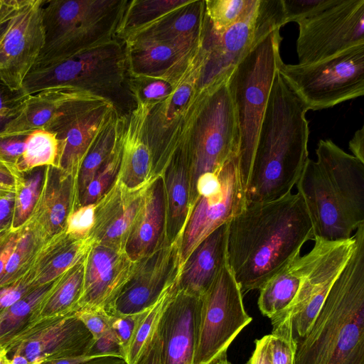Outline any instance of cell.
Segmentation results:
<instances>
[{"label":"cell","mask_w":364,"mask_h":364,"mask_svg":"<svg viewBox=\"0 0 364 364\" xmlns=\"http://www.w3.org/2000/svg\"><path fill=\"white\" fill-rule=\"evenodd\" d=\"M314 226L299 193L247 203L228 223V265L242 295L260 287L314 240Z\"/></svg>","instance_id":"1"},{"label":"cell","mask_w":364,"mask_h":364,"mask_svg":"<svg viewBox=\"0 0 364 364\" xmlns=\"http://www.w3.org/2000/svg\"><path fill=\"white\" fill-rule=\"evenodd\" d=\"M308 110L277 71L245 186L247 203L271 201L291 193L309 159Z\"/></svg>","instance_id":"2"},{"label":"cell","mask_w":364,"mask_h":364,"mask_svg":"<svg viewBox=\"0 0 364 364\" xmlns=\"http://www.w3.org/2000/svg\"><path fill=\"white\" fill-rule=\"evenodd\" d=\"M355 245L306 335L294 364H364V224Z\"/></svg>","instance_id":"3"},{"label":"cell","mask_w":364,"mask_h":364,"mask_svg":"<svg viewBox=\"0 0 364 364\" xmlns=\"http://www.w3.org/2000/svg\"><path fill=\"white\" fill-rule=\"evenodd\" d=\"M316 154V161L306 160L296 184L314 238L348 240L364 224V163L331 139H321Z\"/></svg>","instance_id":"4"},{"label":"cell","mask_w":364,"mask_h":364,"mask_svg":"<svg viewBox=\"0 0 364 364\" xmlns=\"http://www.w3.org/2000/svg\"><path fill=\"white\" fill-rule=\"evenodd\" d=\"M205 36L188 52L165 69L168 95L152 105L145 124L154 176L162 175L178 150L188 148L194 127L211 90L200 87L207 51ZM215 89V88H214Z\"/></svg>","instance_id":"5"},{"label":"cell","mask_w":364,"mask_h":364,"mask_svg":"<svg viewBox=\"0 0 364 364\" xmlns=\"http://www.w3.org/2000/svg\"><path fill=\"white\" fill-rule=\"evenodd\" d=\"M127 1H46L43 10L45 44L32 69L72 58L118 39Z\"/></svg>","instance_id":"6"},{"label":"cell","mask_w":364,"mask_h":364,"mask_svg":"<svg viewBox=\"0 0 364 364\" xmlns=\"http://www.w3.org/2000/svg\"><path fill=\"white\" fill-rule=\"evenodd\" d=\"M279 29L259 41L235 67L227 80L238 134L237 156L245 187L271 87L282 62Z\"/></svg>","instance_id":"7"},{"label":"cell","mask_w":364,"mask_h":364,"mask_svg":"<svg viewBox=\"0 0 364 364\" xmlns=\"http://www.w3.org/2000/svg\"><path fill=\"white\" fill-rule=\"evenodd\" d=\"M127 75L126 50L116 39L72 58L32 69L21 89L31 95L50 88L75 87L115 105L114 97L123 91Z\"/></svg>","instance_id":"8"},{"label":"cell","mask_w":364,"mask_h":364,"mask_svg":"<svg viewBox=\"0 0 364 364\" xmlns=\"http://www.w3.org/2000/svg\"><path fill=\"white\" fill-rule=\"evenodd\" d=\"M277 71L309 110L330 108L364 95V45L314 63L282 62Z\"/></svg>","instance_id":"9"},{"label":"cell","mask_w":364,"mask_h":364,"mask_svg":"<svg viewBox=\"0 0 364 364\" xmlns=\"http://www.w3.org/2000/svg\"><path fill=\"white\" fill-rule=\"evenodd\" d=\"M188 150L193 208L198 198L196 191L198 178L217 173L232 156L237 155V127L227 81L208 94Z\"/></svg>","instance_id":"10"},{"label":"cell","mask_w":364,"mask_h":364,"mask_svg":"<svg viewBox=\"0 0 364 364\" xmlns=\"http://www.w3.org/2000/svg\"><path fill=\"white\" fill-rule=\"evenodd\" d=\"M242 297L233 274L225 265L202 296L193 364H210L226 354L235 337L252 321Z\"/></svg>","instance_id":"11"},{"label":"cell","mask_w":364,"mask_h":364,"mask_svg":"<svg viewBox=\"0 0 364 364\" xmlns=\"http://www.w3.org/2000/svg\"><path fill=\"white\" fill-rule=\"evenodd\" d=\"M297 23L299 64L330 58L364 45V0H339Z\"/></svg>","instance_id":"12"},{"label":"cell","mask_w":364,"mask_h":364,"mask_svg":"<svg viewBox=\"0 0 364 364\" xmlns=\"http://www.w3.org/2000/svg\"><path fill=\"white\" fill-rule=\"evenodd\" d=\"M247 203L238 156L234 155L219 170L216 186L200 196L191 210L179 239L180 268L207 236L229 223Z\"/></svg>","instance_id":"13"},{"label":"cell","mask_w":364,"mask_h":364,"mask_svg":"<svg viewBox=\"0 0 364 364\" xmlns=\"http://www.w3.org/2000/svg\"><path fill=\"white\" fill-rule=\"evenodd\" d=\"M45 0H20L0 33V80L21 90L45 44Z\"/></svg>","instance_id":"14"},{"label":"cell","mask_w":364,"mask_h":364,"mask_svg":"<svg viewBox=\"0 0 364 364\" xmlns=\"http://www.w3.org/2000/svg\"><path fill=\"white\" fill-rule=\"evenodd\" d=\"M320 240L318 255L304 277L293 301L286 310L277 314L291 316L296 341L310 329L355 245L354 235L344 240Z\"/></svg>","instance_id":"15"},{"label":"cell","mask_w":364,"mask_h":364,"mask_svg":"<svg viewBox=\"0 0 364 364\" xmlns=\"http://www.w3.org/2000/svg\"><path fill=\"white\" fill-rule=\"evenodd\" d=\"M179 240L137 262L134 271L105 311L112 316L136 314L152 307L178 278Z\"/></svg>","instance_id":"16"},{"label":"cell","mask_w":364,"mask_h":364,"mask_svg":"<svg viewBox=\"0 0 364 364\" xmlns=\"http://www.w3.org/2000/svg\"><path fill=\"white\" fill-rule=\"evenodd\" d=\"M94 338L75 313L41 321L3 348L8 356L23 355L30 364L85 356Z\"/></svg>","instance_id":"17"},{"label":"cell","mask_w":364,"mask_h":364,"mask_svg":"<svg viewBox=\"0 0 364 364\" xmlns=\"http://www.w3.org/2000/svg\"><path fill=\"white\" fill-rule=\"evenodd\" d=\"M107 102H112L75 87L45 90L28 96L22 112L5 127L0 136L27 135L36 129L47 130L63 117Z\"/></svg>","instance_id":"18"},{"label":"cell","mask_w":364,"mask_h":364,"mask_svg":"<svg viewBox=\"0 0 364 364\" xmlns=\"http://www.w3.org/2000/svg\"><path fill=\"white\" fill-rule=\"evenodd\" d=\"M136 265L124 250L94 244L85 257L77 311L104 309L132 277Z\"/></svg>","instance_id":"19"},{"label":"cell","mask_w":364,"mask_h":364,"mask_svg":"<svg viewBox=\"0 0 364 364\" xmlns=\"http://www.w3.org/2000/svg\"><path fill=\"white\" fill-rule=\"evenodd\" d=\"M257 7L220 33L210 30L207 19V57L200 80L201 89H213L225 82L242 58L264 38L257 33L255 25Z\"/></svg>","instance_id":"20"},{"label":"cell","mask_w":364,"mask_h":364,"mask_svg":"<svg viewBox=\"0 0 364 364\" xmlns=\"http://www.w3.org/2000/svg\"><path fill=\"white\" fill-rule=\"evenodd\" d=\"M118 114L112 102L73 113L56 121L48 131L59 142L58 168L77 180L82 164L97 137Z\"/></svg>","instance_id":"21"},{"label":"cell","mask_w":364,"mask_h":364,"mask_svg":"<svg viewBox=\"0 0 364 364\" xmlns=\"http://www.w3.org/2000/svg\"><path fill=\"white\" fill-rule=\"evenodd\" d=\"M201 303L178 288L167 302L157 323L164 364H193Z\"/></svg>","instance_id":"22"},{"label":"cell","mask_w":364,"mask_h":364,"mask_svg":"<svg viewBox=\"0 0 364 364\" xmlns=\"http://www.w3.org/2000/svg\"><path fill=\"white\" fill-rule=\"evenodd\" d=\"M151 181L139 188L129 189L117 178L96 203L95 223L89 235L94 244L124 250Z\"/></svg>","instance_id":"23"},{"label":"cell","mask_w":364,"mask_h":364,"mask_svg":"<svg viewBox=\"0 0 364 364\" xmlns=\"http://www.w3.org/2000/svg\"><path fill=\"white\" fill-rule=\"evenodd\" d=\"M78 207L77 180L58 168L45 166L38 198L25 223L48 240L65 230L69 215Z\"/></svg>","instance_id":"24"},{"label":"cell","mask_w":364,"mask_h":364,"mask_svg":"<svg viewBox=\"0 0 364 364\" xmlns=\"http://www.w3.org/2000/svg\"><path fill=\"white\" fill-rule=\"evenodd\" d=\"M168 243L164 182L162 176H156L146 190L124 251L131 260L137 262Z\"/></svg>","instance_id":"25"},{"label":"cell","mask_w":364,"mask_h":364,"mask_svg":"<svg viewBox=\"0 0 364 364\" xmlns=\"http://www.w3.org/2000/svg\"><path fill=\"white\" fill-rule=\"evenodd\" d=\"M135 109L124 115L122 154L117 179L129 189L149 183L153 175L152 156L146 137V120L153 103L134 98Z\"/></svg>","instance_id":"26"},{"label":"cell","mask_w":364,"mask_h":364,"mask_svg":"<svg viewBox=\"0 0 364 364\" xmlns=\"http://www.w3.org/2000/svg\"><path fill=\"white\" fill-rule=\"evenodd\" d=\"M228 223L207 236L183 264L177 281L178 291L202 297L228 264Z\"/></svg>","instance_id":"27"},{"label":"cell","mask_w":364,"mask_h":364,"mask_svg":"<svg viewBox=\"0 0 364 364\" xmlns=\"http://www.w3.org/2000/svg\"><path fill=\"white\" fill-rule=\"evenodd\" d=\"M93 245L90 236L73 239L65 230L60 232L41 246L30 269L19 279L33 288L50 284L82 261Z\"/></svg>","instance_id":"28"},{"label":"cell","mask_w":364,"mask_h":364,"mask_svg":"<svg viewBox=\"0 0 364 364\" xmlns=\"http://www.w3.org/2000/svg\"><path fill=\"white\" fill-rule=\"evenodd\" d=\"M314 240V245L308 253L297 255L259 289L257 304L264 316L272 318L293 301L304 277L318 255L321 240Z\"/></svg>","instance_id":"29"},{"label":"cell","mask_w":364,"mask_h":364,"mask_svg":"<svg viewBox=\"0 0 364 364\" xmlns=\"http://www.w3.org/2000/svg\"><path fill=\"white\" fill-rule=\"evenodd\" d=\"M162 176L166 201V235L171 243L181 238L191 210L188 148L173 154Z\"/></svg>","instance_id":"30"},{"label":"cell","mask_w":364,"mask_h":364,"mask_svg":"<svg viewBox=\"0 0 364 364\" xmlns=\"http://www.w3.org/2000/svg\"><path fill=\"white\" fill-rule=\"evenodd\" d=\"M85 257L53 281L50 293L33 314L30 325L19 335L41 321L77 311L83 288Z\"/></svg>","instance_id":"31"},{"label":"cell","mask_w":364,"mask_h":364,"mask_svg":"<svg viewBox=\"0 0 364 364\" xmlns=\"http://www.w3.org/2000/svg\"><path fill=\"white\" fill-rule=\"evenodd\" d=\"M201 38L193 43L152 41L122 43L127 53V73L146 74L165 70L188 52Z\"/></svg>","instance_id":"32"},{"label":"cell","mask_w":364,"mask_h":364,"mask_svg":"<svg viewBox=\"0 0 364 364\" xmlns=\"http://www.w3.org/2000/svg\"><path fill=\"white\" fill-rule=\"evenodd\" d=\"M124 115L117 114L100 133L86 155L77 177L79 198L113 152L122 134Z\"/></svg>","instance_id":"33"},{"label":"cell","mask_w":364,"mask_h":364,"mask_svg":"<svg viewBox=\"0 0 364 364\" xmlns=\"http://www.w3.org/2000/svg\"><path fill=\"white\" fill-rule=\"evenodd\" d=\"M53 282L37 288L0 313V348L30 325L33 314L50 293Z\"/></svg>","instance_id":"34"},{"label":"cell","mask_w":364,"mask_h":364,"mask_svg":"<svg viewBox=\"0 0 364 364\" xmlns=\"http://www.w3.org/2000/svg\"><path fill=\"white\" fill-rule=\"evenodd\" d=\"M58 159L59 142L56 134L46 129H36L27 134L24 151L16 168L23 174L40 167L58 168Z\"/></svg>","instance_id":"35"},{"label":"cell","mask_w":364,"mask_h":364,"mask_svg":"<svg viewBox=\"0 0 364 364\" xmlns=\"http://www.w3.org/2000/svg\"><path fill=\"white\" fill-rule=\"evenodd\" d=\"M205 3L210 30L220 33L252 13L259 0H208Z\"/></svg>","instance_id":"36"},{"label":"cell","mask_w":364,"mask_h":364,"mask_svg":"<svg viewBox=\"0 0 364 364\" xmlns=\"http://www.w3.org/2000/svg\"><path fill=\"white\" fill-rule=\"evenodd\" d=\"M44 167L38 168L29 178H26L25 174H21L16 178L11 221L13 232L16 231L26 221L33 211L41 191Z\"/></svg>","instance_id":"37"},{"label":"cell","mask_w":364,"mask_h":364,"mask_svg":"<svg viewBox=\"0 0 364 364\" xmlns=\"http://www.w3.org/2000/svg\"><path fill=\"white\" fill-rule=\"evenodd\" d=\"M177 281L178 278L152 307L142 313L128 348L126 358L127 364H134L141 354L156 328L165 306L177 290Z\"/></svg>","instance_id":"38"},{"label":"cell","mask_w":364,"mask_h":364,"mask_svg":"<svg viewBox=\"0 0 364 364\" xmlns=\"http://www.w3.org/2000/svg\"><path fill=\"white\" fill-rule=\"evenodd\" d=\"M123 130L111 156L80 195L79 206L96 203L117 180L121 161Z\"/></svg>","instance_id":"39"},{"label":"cell","mask_w":364,"mask_h":364,"mask_svg":"<svg viewBox=\"0 0 364 364\" xmlns=\"http://www.w3.org/2000/svg\"><path fill=\"white\" fill-rule=\"evenodd\" d=\"M28 96L22 89L12 90L0 80V132L20 114Z\"/></svg>","instance_id":"40"},{"label":"cell","mask_w":364,"mask_h":364,"mask_svg":"<svg viewBox=\"0 0 364 364\" xmlns=\"http://www.w3.org/2000/svg\"><path fill=\"white\" fill-rule=\"evenodd\" d=\"M339 0H282L285 24L299 22L336 4Z\"/></svg>","instance_id":"41"},{"label":"cell","mask_w":364,"mask_h":364,"mask_svg":"<svg viewBox=\"0 0 364 364\" xmlns=\"http://www.w3.org/2000/svg\"><path fill=\"white\" fill-rule=\"evenodd\" d=\"M96 203L79 206L68 216L65 233L73 239L88 237L95 223Z\"/></svg>","instance_id":"42"},{"label":"cell","mask_w":364,"mask_h":364,"mask_svg":"<svg viewBox=\"0 0 364 364\" xmlns=\"http://www.w3.org/2000/svg\"><path fill=\"white\" fill-rule=\"evenodd\" d=\"M85 356H114L126 360L124 351L112 327L99 338L94 339Z\"/></svg>","instance_id":"43"},{"label":"cell","mask_w":364,"mask_h":364,"mask_svg":"<svg viewBox=\"0 0 364 364\" xmlns=\"http://www.w3.org/2000/svg\"><path fill=\"white\" fill-rule=\"evenodd\" d=\"M75 314L94 339L99 338L111 327L112 316L104 309L80 310Z\"/></svg>","instance_id":"44"},{"label":"cell","mask_w":364,"mask_h":364,"mask_svg":"<svg viewBox=\"0 0 364 364\" xmlns=\"http://www.w3.org/2000/svg\"><path fill=\"white\" fill-rule=\"evenodd\" d=\"M143 312L112 316L111 327L124 351L126 358L133 334Z\"/></svg>","instance_id":"45"},{"label":"cell","mask_w":364,"mask_h":364,"mask_svg":"<svg viewBox=\"0 0 364 364\" xmlns=\"http://www.w3.org/2000/svg\"><path fill=\"white\" fill-rule=\"evenodd\" d=\"M26 136H0V158L16 166L24 151Z\"/></svg>","instance_id":"46"},{"label":"cell","mask_w":364,"mask_h":364,"mask_svg":"<svg viewBox=\"0 0 364 364\" xmlns=\"http://www.w3.org/2000/svg\"><path fill=\"white\" fill-rule=\"evenodd\" d=\"M36 289L22 279L0 288V313Z\"/></svg>","instance_id":"47"},{"label":"cell","mask_w":364,"mask_h":364,"mask_svg":"<svg viewBox=\"0 0 364 364\" xmlns=\"http://www.w3.org/2000/svg\"><path fill=\"white\" fill-rule=\"evenodd\" d=\"M134 364H164L157 324Z\"/></svg>","instance_id":"48"},{"label":"cell","mask_w":364,"mask_h":364,"mask_svg":"<svg viewBox=\"0 0 364 364\" xmlns=\"http://www.w3.org/2000/svg\"><path fill=\"white\" fill-rule=\"evenodd\" d=\"M246 364H281L269 352L265 336L255 341V350Z\"/></svg>","instance_id":"49"},{"label":"cell","mask_w":364,"mask_h":364,"mask_svg":"<svg viewBox=\"0 0 364 364\" xmlns=\"http://www.w3.org/2000/svg\"><path fill=\"white\" fill-rule=\"evenodd\" d=\"M349 149L352 155L364 163V127L358 129L349 141Z\"/></svg>","instance_id":"50"},{"label":"cell","mask_w":364,"mask_h":364,"mask_svg":"<svg viewBox=\"0 0 364 364\" xmlns=\"http://www.w3.org/2000/svg\"><path fill=\"white\" fill-rule=\"evenodd\" d=\"M15 166L10 164L0 163V184L15 188V181L21 176Z\"/></svg>","instance_id":"51"},{"label":"cell","mask_w":364,"mask_h":364,"mask_svg":"<svg viewBox=\"0 0 364 364\" xmlns=\"http://www.w3.org/2000/svg\"><path fill=\"white\" fill-rule=\"evenodd\" d=\"M14 193L0 199V227L11 224Z\"/></svg>","instance_id":"52"},{"label":"cell","mask_w":364,"mask_h":364,"mask_svg":"<svg viewBox=\"0 0 364 364\" xmlns=\"http://www.w3.org/2000/svg\"><path fill=\"white\" fill-rule=\"evenodd\" d=\"M20 0H0V31L19 4Z\"/></svg>","instance_id":"53"},{"label":"cell","mask_w":364,"mask_h":364,"mask_svg":"<svg viewBox=\"0 0 364 364\" xmlns=\"http://www.w3.org/2000/svg\"><path fill=\"white\" fill-rule=\"evenodd\" d=\"M16 240V232H13L9 240L0 251V278L1 277Z\"/></svg>","instance_id":"54"},{"label":"cell","mask_w":364,"mask_h":364,"mask_svg":"<svg viewBox=\"0 0 364 364\" xmlns=\"http://www.w3.org/2000/svg\"><path fill=\"white\" fill-rule=\"evenodd\" d=\"M80 364H127V363L124 359L121 358L102 356L90 358Z\"/></svg>","instance_id":"55"},{"label":"cell","mask_w":364,"mask_h":364,"mask_svg":"<svg viewBox=\"0 0 364 364\" xmlns=\"http://www.w3.org/2000/svg\"><path fill=\"white\" fill-rule=\"evenodd\" d=\"M90 358L87 356L59 358L41 363L40 364H80Z\"/></svg>","instance_id":"56"},{"label":"cell","mask_w":364,"mask_h":364,"mask_svg":"<svg viewBox=\"0 0 364 364\" xmlns=\"http://www.w3.org/2000/svg\"><path fill=\"white\" fill-rule=\"evenodd\" d=\"M15 193V188L6 185L0 184V199L9 196L11 193Z\"/></svg>","instance_id":"57"},{"label":"cell","mask_w":364,"mask_h":364,"mask_svg":"<svg viewBox=\"0 0 364 364\" xmlns=\"http://www.w3.org/2000/svg\"><path fill=\"white\" fill-rule=\"evenodd\" d=\"M13 231L11 229H9L1 233H0V251L6 245L9 237H11Z\"/></svg>","instance_id":"58"},{"label":"cell","mask_w":364,"mask_h":364,"mask_svg":"<svg viewBox=\"0 0 364 364\" xmlns=\"http://www.w3.org/2000/svg\"><path fill=\"white\" fill-rule=\"evenodd\" d=\"M10 364H30L28 361L21 355L15 354L10 357Z\"/></svg>","instance_id":"59"},{"label":"cell","mask_w":364,"mask_h":364,"mask_svg":"<svg viewBox=\"0 0 364 364\" xmlns=\"http://www.w3.org/2000/svg\"><path fill=\"white\" fill-rule=\"evenodd\" d=\"M11 359L5 349L0 348V364H10Z\"/></svg>","instance_id":"60"},{"label":"cell","mask_w":364,"mask_h":364,"mask_svg":"<svg viewBox=\"0 0 364 364\" xmlns=\"http://www.w3.org/2000/svg\"><path fill=\"white\" fill-rule=\"evenodd\" d=\"M210 364H231L227 358V353L220 357Z\"/></svg>","instance_id":"61"},{"label":"cell","mask_w":364,"mask_h":364,"mask_svg":"<svg viewBox=\"0 0 364 364\" xmlns=\"http://www.w3.org/2000/svg\"><path fill=\"white\" fill-rule=\"evenodd\" d=\"M0 163H5V164H9L7 162H5L4 161H3L1 158H0Z\"/></svg>","instance_id":"62"},{"label":"cell","mask_w":364,"mask_h":364,"mask_svg":"<svg viewBox=\"0 0 364 364\" xmlns=\"http://www.w3.org/2000/svg\"><path fill=\"white\" fill-rule=\"evenodd\" d=\"M2 30H3V29H2ZM2 30L0 31V33H1V32L2 31Z\"/></svg>","instance_id":"63"}]
</instances>
